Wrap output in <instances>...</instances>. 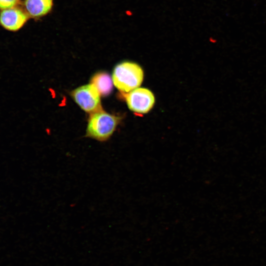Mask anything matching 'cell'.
Returning a JSON list of instances; mask_svg holds the SVG:
<instances>
[{
	"label": "cell",
	"mask_w": 266,
	"mask_h": 266,
	"mask_svg": "<svg viewBox=\"0 0 266 266\" xmlns=\"http://www.w3.org/2000/svg\"><path fill=\"white\" fill-rule=\"evenodd\" d=\"M29 18L23 8L18 6L1 10L0 25L8 31L16 32L23 27Z\"/></svg>",
	"instance_id": "cell-5"
},
{
	"label": "cell",
	"mask_w": 266,
	"mask_h": 266,
	"mask_svg": "<svg viewBox=\"0 0 266 266\" xmlns=\"http://www.w3.org/2000/svg\"><path fill=\"white\" fill-rule=\"evenodd\" d=\"M21 0H0V9L4 10L18 6Z\"/></svg>",
	"instance_id": "cell-8"
},
{
	"label": "cell",
	"mask_w": 266,
	"mask_h": 266,
	"mask_svg": "<svg viewBox=\"0 0 266 266\" xmlns=\"http://www.w3.org/2000/svg\"><path fill=\"white\" fill-rule=\"evenodd\" d=\"M126 100L130 110L136 114H141L148 112L152 109L155 99L149 89L137 88L128 93Z\"/></svg>",
	"instance_id": "cell-4"
},
{
	"label": "cell",
	"mask_w": 266,
	"mask_h": 266,
	"mask_svg": "<svg viewBox=\"0 0 266 266\" xmlns=\"http://www.w3.org/2000/svg\"><path fill=\"white\" fill-rule=\"evenodd\" d=\"M53 0H25L23 9L29 17L38 19L47 14L52 9Z\"/></svg>",
	"instance_id": "cell-6"
},
{
	"label": "cell",
	"mask_w": 266,
	"mask_h": 266,
	"mask_svg": "<svg viewBox=\"0 0 266 266\" xmlns=\"http://www.w3.org/2000/svg\"><path fill=\"white\" fill-rule=\"evenodd\" d=\"M71 96L78 105L90 114L102 110L100 94L92 84L79 87L73 90Z\"/></svg>",
	"instance_id": "cell-3"
},
{
	"label": "cell",
	"mask_w": 266,
	"mask_h": 266,
	"mask_svg": "<svg viewBox=\"0 0 266 266\" xmlns=\"http://www.w3.org/2000/svg\"><path fill=\"white\" fill-rule=\"evenodd\" d=\"M143 70L138 64L124 62L115 67L112 80L119 91L127 93L138 88L143 81Z\"/></svg>",
	"instance_id": "cell-2"
},
{
	"label": "cell",
	"mask_w": 266,
	"mask_h": 266,
	"mask_svg": "<svg viewBox=\"0 0 266 266\" xmlns=\"http://www.w3.org/2000/svg\"><path fill=\"white\" fill-rule=\"evenodd\" d=\"M91 84L97 89L100 95H108L112 90V81L109 75L105 72L96 73L91 78Z\"/></svg>",
	"instance_id": "cell-7"
},
{
	"label": "cell",
	"mask_w": 266,
	"mask_h": 266,
	"mask_svg": "<svg viewBox=\"0 0 266 266\" xmlns=\"http://www.w3.org/2000/svg\"><path fill=\"white\" fill-rule=\"evenodd\" d=\"M121 117L102 109L91 113L88 120L86 136L103 142L107 140L115 131Z\"/></svg>",
	"instance_id": "cell-1"
}]
</instances>
